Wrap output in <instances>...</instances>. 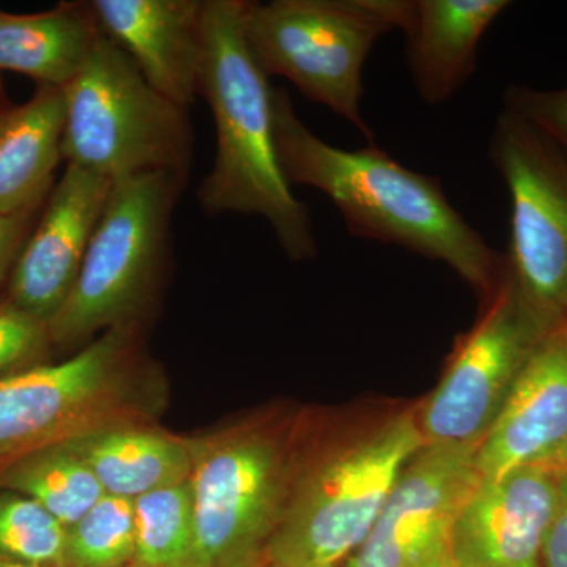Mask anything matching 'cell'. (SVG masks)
<instances>
[{"instance_id": "cell-30", "label": "cell", "mask_w": 567, "mask_h": 567, "mask_svg": "<svg viewBox=\"0 0 567 567\" xmlns=\"http://www.w3.org/2000/svg\"><path fill=\"white\" fill-rule=\"evenodd\" d=\"M7 112H9V110H3V107L0 106V126H2V122L3 118H6Z\"/></svg>"}, {"instance_id": "cell-23", "label": "cell", "mask_w": 567, "mask_h": 567, "mask_svg": "<svg viewBox=\"0 0 567 567\" xmlns=\"http://www.w3.org/2000/svg\"><path fill=\"white\" fill-rule=\"evenodd\" d=\"M66 527L28 496L0 494V558L65 566Z\"/></svg>"}, {"instance_id": "cell-18", "label": "cell", "mask_w": 567, "mask_h": 567, "mask_svg": "<svg viewBox=\"0 0 567 567\" xmlns=\"http://www.w3.org/2000/svg\"><path fill=\"white\" fill-rule=\"evenodd\" d=\"M102 35L92 2H61L32 14L0 10V71L65 87Z\"/></svg>"}, {"instance_id": "cell-14", "label": "cell", "mask_w": 567, "mask_h": 567, "mask_svg": "<svg viewBox=\"0 0 567 567\" xmlns=\"http://www.w3.org/2000/svg\"><path fill=\"white\" fill-rule=\"evenodd\" d=\"M567 442V322L548 330L529 357L505 409L477 450L481 477L520 466H558Z\"/></svg>"}, {"instance_id": "cell-12", "label": "cell", "mask_w": 567, "mask_h": 567, "mask_svg": "<svg viewBox=\"0 0 567 567\" xmlns=\"http://www.w3.org/2000/svg\"><path fill=\"white\" fill-rule=\"evenodd\" d=\"M112 182L66 164L9 278L10 301L50 324L76 282Z\"/></svg>"}, {"instance_id": "cell-7", "label": "cell", "mask_w": 567, "mask_h": 567, "mask_svg": "<svg viewBox=\"0 0 567 567\" xmlns=\"http://www.w3.org/2000/svg\"><path fill=\"white\" fill-rule=\"evenodd\" d=\"M62 92L66 164L111 182L152 171L189 174L188 110L156 92L133 59L103 32Z\"/></svg>"}, {"instance_id": "cell-31", "label": "cell", "mask_w": 567, "mask_h": 567, "mask_svg": "<svg viewBox=\"0 0 567 567\" xmlns=\"http://www.w3.org/2000/svg\"><path fill=\"white\" fill-rule=\"evenodd\" d=\"M446 567H458V566L456 565V563L451 561L450 565H447Z\"/></svg>"}, {"instance_id": "cell-19", "label": "cell", "mask_w": 567, "mask_h": 567, "mask_svg": "<svg viewBox=\"0 0 567 567\" xmlns=\"http://www.w3.org/2000/svg\"><path fill=\"white\" fill-rule=\"evenodd\" d=\"M65 100L62 89L39 84L35 95L11 107L0 126V216L43 203L62 159Z\"/></svg>"}, {"instance_id": "cell-2", "label": "cell", "mask_w": 567, "mask_h": 567, "mask_svg": "<svg viewBox=\"0 0 567 567\" xmlns=\"http://www.w3.org/2000/svg\"><path fill=\"white\" fill-rule=\"evenodd\" d=\"M246 9L248 0H204L200 95L215 118L216 153L197 200L212 216H262L289 259H315L308 205L293 196L276 152L274 87L246 43Z\"/></svg>"}, {"instance_id": "cell-28", "label": "cell", "mask_w": 567, "mask_h": 567, "mask_svg": "<svg viewBox=\"0 0 567 567\" xmlns=\"http://www.w3.org/2000/svg\"><path fill=\"white\" fill-rule=\"evenodd\" d=\"M0 567H44L31 565V563L14 561V559L0 558Z\"/></svg>"}, {"instance_id": "cell-15", "label": "cell", "mask_w": 567, "mask_h": 567, "mask_svg": "<svg viewBox=\"0 0 567 567\" xmlns=\"http://www.w3.org/2000/svg\"><path fill=\"white\" fill-rule=\"evenodd\" d=\"M100 29L148 84L189 110L200 95L204 0H92Z\"/></svg>"}, {"instance_id": "cell-13", "label": "cell", "mask_w": 567, "mask_h": 567, "mask_svg": "<svg viewBox=\"0 0 567 567\" xmlns=\"http://www.w3.org/2000/svg\"><path fill=\"white\" fill-rule=\"evenodd\" d=\"M563 472L536 464L495 480L481 477L454 527L453 561L458 567H543L544 537Z\"/></svg>"}, {"instance_id": "cell-3", "label": "cell", "mask_w": 567, "mask_h": 567, "mask_svg": "<svg viewBox=\"0 0 567 567\" xmlns=\"http://www.w3.org/2000/svg\"><path fill=\"white\" fill-rule=\"evenodd\" d=\"M423 446L416 405L352 417L317 443L306 440L267 567L342 565Z\"/></svg>"}, {"instance_id": "cell-20", "label": "cell", "mask_w": 567, "mask_h": 567, "mask_svg": "<svg viewBox=\"0 0 567 567\" xmlns=\"http://www.w3.org/2000/svg\"><path fill=\"white\" fill-rule=\"evenodd\" d=\"M0 487L39 503L66 528L104 496L91 468L63 443L9 466L0 475Z\"/></svg>"}, {"instance_id": "cell-32", "label": "cell", "mask_w": 567, "mask_h": 567, "mask_svg": "<svg viewBox=\"0 0 567 567\" xmlns=\"http://www.w3.org/2000/svg\"><path fill=\"white\" fill-rule=\"evenodd\" d=\"M128 567H141V566L132 565V566H128Z\"/></svg>"}, {"instance_id": "cell-26", "label": "cell", "mask_w": 567, "mask_h": 567, "mask_svg": "<svg viewBox=\"0 0 567 567\" xmlns=\"http://www.w3.org/2000/svg\"><path fill=\"white\" fill-rule=\"evenodd\" d=\"M41 205L14 215L0 216V286L10 278L22 246L31 235L32 219Z\"/></svg>"}, {"instance_id": "cell-16", "label": "cell", "mask_w": 567, "mask_h": 567, "mask_svg": "<svg viewBox=\"0 0 567 567\" xmlns=\"http://www.w3.org/2000/svg\"><path fill=\"white\" fill-rule=\"evenodd\" d=\"M507 0H412L406 37V66L417 95L442 104L475 73L477 51Z\"/></svg>"}, {"instance_id": "cell-9", "label": "cell", "mask_w": 567, "mask_h": 567, "mask_svg": "<svg viewBox=\"0 0 567 567\" xmlns=\"http://www.w3.org/2000/svg\"><path fill=\"white\" fill-rule=\"evenodd\" d=\"M140 361V328L115 327L76 354L0 380V475L18 461L115 424Z\"/></svg>"}, {"instance_id": "cell-10", "label": "cell", "mask_w": 567, "mask_h": 567, "mask_svg": "<svg viewBox=\"0 0 567 567\" xmlns=\"http://www.w3.org/2000/svg\"><path fill=\"white\" fill-rule=\"evenodd\" d=\"M548 330L506 270L496 292L483 301L472 330L458 336L439 385L416 405L424 445L480 450Z\"/></svg>"}, {"instance_id": "cell-25", "label": "cell", "mask_w": 567, "mask_h": 567, "mask_svg": "<svg viewBox=\"0 0 567 567\" xmlns=\"http://www.w3.org/2000/svg\"><path fill=\"white\" fill-rule=\"evenodd\" d=\"M503 107L546 134L567 158V87L539 91L513 84L503 93Z\"/></svg>"}, {"instance_id": "cell-29", "label": "cell", "mask_w": 567, "mask_h": 567, "mask_svg": "<svg viewBox=\"0 0 567 567\" xmlns=\"http://www.w3.org/2000/svg\"><path fill=\"white\" fill-rule=\"evenodd\" d=\"M559 468L567 470V442L565 447H563L561 456L558 458Z\"/></svg>"}, {"instance_id": "cell-24", "label": "cell", "mask_w": 567, "mask_h": 567, "mask_svg": "<svg viewBox=\"0 0 567 567\" xmlns=\"http://www.w3.org/2000/svg\"><path fill=\"white\" fill-rule=\"evenodd\" d=\"M51 346L48 323L10 300L0 303V380L41 364Z\"/></svg>"}, {"instance_id": "cell-17", "label": "cell", "mask_w": 567, "mask_h": 567, "mask_svg": "<svg viewBox=\"0 0 567 567\" xmlns=\"http://www.w3.org/2000/svg\"><path fill=\"white\" fill-rule=\"evenodd\" d=\"M91 468L104 494L137 498L188 480L193 468V440L162 432L110 424L63 442Z\"/></svg>"}, {"instance_id": "cell-4", "label": "cell", "mask_w": 567, "mask_h": 567, "mask_svg": "<svg viewBox=\"0 0 567 567\" xmlns=\"http://www.w3.org/2000/svg\"><path fill=\"white\" fill-rule=\"evenodd\" d=\"M306 440L303 425L278 417L193 440L189 567H267Z\"/></svg>"}, {"instance_id": "cell-22", "label": "cell", "mask_w": 567, "mask_h": 567, "mask_svg": "<svg viewBox=\"0 0 567 567\" xmlns=\"http://www.w3.org/2000/svg\"><path fill=\"white\" fill-rule=\"evenodd\" d=\"M136 554L134 502L125 496L104 494L66 528L65 566L125 567Z\"/></svg>"}, {"instance_id": "cell-11", "label": "cell", "mask_w": 567, "mask_h": 567, "mask_svg": "<svg viewBox=\"0 0 567 567\" xmlns=\"http://www.w3.org/2000/svg\"><path fill=\"white\" fill-rule=\"evenodd\" d=\"M477 447L424 445L406 462L374 527L342 567H446L454 527L481 475Z\"/></svg>"}, {"instance_id": "cell-5", "label": "cell", "mask_w": 567, "mask_h": 567, "mask_svg": "<svg viewBox=\"0 0 567 567\" xmlns=\"http://www.w3.org/2000/svg\"><path fill=\"white\" fill-rule=\"evenodd\" d=\"M188 174L152 171L112 182L84 262L52 317V346L89 344L115 327L140 328L171 252V224Z\"/></svg>"}, {"instance_id": "cell-6", "label": "cell", "mask_w": 567, "mask_h": 567, "mask_svg": "<svg viewBox=\"0 0 567 567\" xmlns=\"http://www.w3.org/2000/svg\"><path fill=\"white\" fill-rule=\"evenodd\" d=\"M412 0L248 2L245 39L265 76L292 82L374 144L360 112L363 69L380 37L402 31Z\"/></svg>"}, {"instance_id": "cell-1", "label": "cell", "mask_w": 567, "mask_h": 567, "mask_svg": "<svg viewBox=\"0 0 567 567\" xmlns=\"http://www.w3.org/2000/svg\"><path fill=\"white\" fill-rule=\"evenodd\" d=\"M271 100L276 152L290 186L322 192L354 237L443 262L483 301L496 292L506 257L454 208L439 178L406 169L375 144L358 151L327 144L300 121L286 89L274 87Z\"/></svg>"}, {"instance_id": "cell-8", "label": "cell", "mask_w": 567, "mask_h": 567, "mask_svg": "<svg viewBox=\"0 0 567 567\" xmlns=\"http://www.w3.org/2000/svg\"><path fill=\"white\" fill-rule=\"evenodd\" d=\"M488 156L511 200L506 270L548 328L567 322V158L546 134L503 107Z\"/></svg>"}, {"instance_id": "cell-21", "label": "cell", "mask_w": 567, "mask_h": 567, "mask_svg": "<svg viewBox=\"0 0 567 567\" xmlns=\"http://www.w3.org/2000/svg\"><path fill=\"white\" fill-rule=\"evenodd\" d=\"M134 502L136 554L141 567H189L194 548L192 481L156 488Z\"/></svg>"}, {"instance_id": "cell-27", "label": "cell", "mask_w": 567, "mask_h": 567, "mask_svg": "<svg viewBox=\"0 0 567 567\" xmlns=\"http://www.w3.org/2000/svg\"><path fill=\"white\" fill-rule=\"evenodd\" d=\"M543 567H567V470L558 481L557 498L546 537H544Z\"/></svg>"}]
</instances>
